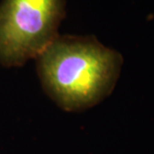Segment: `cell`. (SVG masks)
Instances as JSON below:
<instances>
[{"label": "cell", "instance_id": "obj_1", "mask_svg": "<svg viewBox=\"0 0 154 154\" xmlns=\"http://www.w3.org/2000/svg\"><path fill=\"white\" fill-rule=\"evenodd\" d=\"M122 63L120 53L94 36L58 35L36 57L45 94L66 111L87 110L108 97Z\"/></svg>", "mask_w": 154, "mask_h": 154}, {"label": "cell", "instance_id": "obj_2", "mask_svg": "<svg viewBox=\"0 0 154 154\" xmlns=\"http://www.w3.org/2000/svg\"><path fill=\"white\" fill-rule=\"evenodd\" d=\"M65 0H3L0 5V64L20 67L36 59L58 34Z\"/></svg>", "mask_w": 154, "mask_h": 154}]
</instances>
